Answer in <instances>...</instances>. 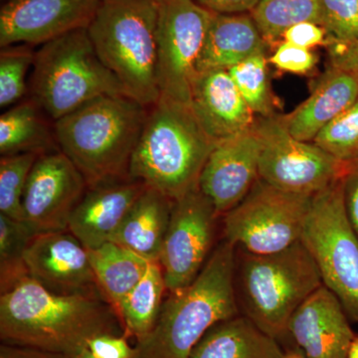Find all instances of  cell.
<instances>
[{
  "label": "cell",
  "mask_w": 358,
  "mask_h": 358,
  "mask_svg": "<svg viewBox=\"0 0 358 358\" xmlns=\"http://www.w3.org/2000/svg\"><path fill=\"white\" fill-rule=\"evenodd\" d=\"M105 334H122L124 329L103 296L54 294L30 277L0 294L2 343L75 358L92 338Z\"/></svg>",
  "instance_id": "cell-1"
},
{
  "label": "cell",
  "mask_w": 358,
  "mask_h": 358,
  "mask_svg": "<svg viewBox=\"0 0 358 358\" xmlns=\"http://www.w3.org/2000/svg\"><path fill=\"white\" fill-rule=\"evenodd\" d=\"M236 254L224 240L192 284L169 293L152 331L136 343L134 358H190L212 327L239 315Z\"/></svg>",
  "instance_id": "cell-2"
},
{
  "label": "cell",
  "mask_w": 358,
  "mask_h": 358,
  "mask_svg": "<svg viewBox=\"0 0 358 358\" xmlns=\"http://www.w3.org/2000/svg\"><path fill=\"white\" fill-rule=\"evenodd\" d=\"M148 110L126 95L103 96L54 122L59 150L88 186L128 176Z\"/></svg>",
  "instance_id": "cell-3"
},
{
  "label": "cell",
  "mask_w": 358,
  "mask_h": 358,
  "mask_svg": "<svg viewBox=\"0 0 358 358\" xmlns=\"http://www.w3.org/2000/svg\"><path fill=\"white\" fill-rule=\"evenodd\" d=\"M216 145L190 106L159 98L148 110L129 162V178L176 201L199 188L200 174Z\"/></svg>",
  "instance_id": "cell-4"
},
{
  "label": "cell",
  "mask_w": 358,
  "mask_h": 358,
  "mask_svg": "<svg viewBox=\"0 0 358 358\" xmlns=\"http://www.w3.org/2000/svg\"><path fill=\"white\" fill-rule=\"evenodd\" d=\"M237 250L235 291L240 313L280 343L289 341V320L324 286L313 257L301 240L265 255Z\"/></svg>",
  "instance_id": "cell-5"
},
{
  "label": "cell",
  "mask_w": 358,
  "mask_h": 358,
  "mask_svg": "<svg viewBox=\"0 0 358 358\" xmlns=\"http://www.w3.org/2000/svg\"><path fill=\"white\" fill-rule=\"evenodd\" d=\"M157 0H101L89 36L126 95L150 108L159 100Z\"/></svg>",
  "instance_id": "cell-6"
},
{
  "label": "cell",
  "mask_w": 358,
  "mask_h": 358,
  "mask_svg": "<svg viewBox=\"0 0 358 358\" xmlns=\"http://www.w3.org/2000/svg\"><path fill=\"white\" fill-rule=\"evenodd\" d=\"M31 71V99L54 122L100 96L126 95L96 54L87 28L41 45Z\"/></svg>",
  "instance_id": "cell-7"
},
{
  "label": "cell",
  "mask_w": 358,
  "mask_h": 358,
  "mask_svg": "<svg viewBox=\"0 0 358 358\" xmlns=\"http://www.w3.org/2000/svg\"><path fill=\"white\" fill-rule=\"evenodd\" d=\"M301 241L322 285L358 324V235L346 213L341 179L313 197Z\"/></svg>",
  "instance_id": "cell-8"
},
{
  "label": "cell",
  "mask_w": 358,
  "mask_h": 358,
  "mask_svg": "<svg viewBox=\"0 0 358 358\" xmlns=\"http://www.w3.org/2000/svg\"><path fill=\"white\" fill-rule=\"evenodd\" d=\"M313 196L282 192L259 178L224 216L226 241L256 255L277 253L300 241Z\"/></svg>",
  "instance_id": "cell-9"
},
{
  "label": "cell",
  "mask_w": 358,
  "mask_h": 358,
  "mask_svg": "<svg viewBox=\"0 0 358 358\" xmlns=\"http://www.w3.org/2000/svg\"><path fill=\"white\" fill-rule=\"evenodd\" d=\"M159 98L190 106L197 63L214 13L195 0H157Z\"/></svg>",
  "instance_id": "cell-10"
},
{
  "label": "cell",
  "mask_w": 358,
  "mask_h": 358,
  "mask_svg": "<svg viewBox=\"0 0 358 358\" xmlns=\"http://www.w3.org/2000/svg\"><path fill=\"white\" fill-rule=\"evenodd\" d=\"M260 143L259 178L282 192L315 196L341 176L343 162L315 143L296 140L278 115L256 119Z\"/></svg>",
  "instance_id": "cell-11"
},
{
  "label": "cell",
  "mask_w": 358,
  "mask_h": 358,
  "mask_svg": "<svg viewBox=\"0 0 358 358\" xmlns=\"http://www.w3.org/2000/svg\"><path fill=\"white\" fill-rule=\"evenodd\" d=\"M218 217L199 188L173 202L159 260L169 293L185 289L201 272L211 255Z\"/></svg>",
  "instance_id": "cell-12"
},
{
  "label": "cell",
  "mask_w": 358,
  "mask_h": 358,
  "mask_svg": "<svg viewBox=\"0 0 358 358\" xmlns=\"http://www.w3.org/2000/svg\"><path fill=\"white\" fill-rule=\"evenodd\" d=\"M88 187L79 169L60 150L40 155L23 194L24 222L36 235L68 230L71 214Z\"/></svg>",
  "instance_id": "cell-13"
},
{
  "label": "cell",
  "mask_w": 358,
  "mask_h": 358,
  "mask_svg": "<svg viewBox=\"0 0 358 358\" xmlns=\"http://www.w3.org/2000/svg\"><path fill=\"white\" fill-rule=\"evenodd\" d=\"M101 0H6L0 8V47L41 46L88 28Z\"/></svg>",
  "instance_id": "cell-14"
},
{
  "label": "cell",
  "mask_w": 358,
  "mask_h": 358,
  "mask_svg": "<svg viewBox=\"0 0 358 358\" xmlns=\"http://www.w3.org/2000/svg\"><path fill=\"white\" fill-rule=\"evenodd\" d=\"M28 274L54 294L103 296L89 251L69 230L42 233L25 253Z\"/></svg>",
  "instance_id": "cell-15"
},
{
  "label": "cell",
  "mask_w": 358,
  "mask_h": 358,
  "mask_svg": "<svg viewBox=\"0 0 358 358\" xmlns=\"http://www.w3.org/2000/svg\"><path fill=\"white\" fill-rule=\"evenodd\" d=\"M260 143L254 128L220 141L200 174L199 188L218 216L225 215L245 199L259 179Z\"/></svg>",
  "instance_id": "cell-16"
},
{
  "label": "cell",
  "mask_w": 358,
  "mask_h": 358,
  "mask_svg": "<svg viewBox=\"0 0 358 358\" xmlns=\"http://www.w3.org/2000/svg\"><path fill=\"white\" fill-rule=\"evenodd\" d=\"M336 294L322 286L289 320V345L296 346L306 358H348L357 336Z\"/></svg>",
  "instance_id": "cell-17"
},
{
  "label": "cell",
  "mask_w": 358,
  "mask_h": 358,
  "mask_svg": "<svg viewBox=\"0 0 358 358\" xmlns=\"http://www.w3.org/2000/svg\"><path fill=\"white\" fill-rule=\"evenodd\" d=\"M145 189L147 186L129 174L89 186L71 214L68 230L88 250L112 241Z\"/></svg>",
  "instance_id": "cell-18"
},
{
  "label": "cell",
  "mask_w": 358,
  "mask_h": 358,
  "mask_svg": "<svg viewBox=\"0 0 358 358\" xmlns=\"http://www.w3.org/2000/svg\"><path fill=\"white\" fill-rule=\"evenodd\" d=\"M190 107L205 133L216 143L246 133L256 122L255 114L226 70L197 74Z\"/></svg>",
  "instance_id": "cell-19"
},
{
  "label": "cell",
  "mask_w": 358,
  "mask_h": 358,
  "mask_svg": "<svg viewBox=\"0 0 358 358\" xmlns=\"http://www.w3.org/2000/svg\"><path fill=\"white\" fill-rule=\"evenodd\" d=\"M357 99L358 75L331 67L315 82L305 102L289 114L278 117L292 136L310 143Z\"/></svg>",
  "instance_id": "cell-20"
},
{
  "label": "cell",
  "mask_w": 358,
  "mask_h": 358,
  "mask_svg": "<svg viewBox=\"0 0 358 358\" xmlns=\"http://www.w3.org/2000/svg\"><path fill=\"white\" fill-rule=\"evenodd\" d=\"M267 42L250 13H214L199 63L197 74L226 70L266 52Z\"/></svg>",
  "instance_id": "cell-21"
},
{
  "label": "cell",
  "mask_w": 358,
  "mask_h": 358,
  "mask_svg": "<svg viewBox=\"0 0 358 358\" xmlns=\"http://www.w3.org/2000/svg\"><path fill=\"white\" fill-rule=\"evenodd\" d=\"M285 348L242 313L212 327L190 358H284Z\"/></svg>",
  "instance_id": "cell-22"
},
{
  "label": "cell",
  "mask_w": 358,
  "mask_h": 358,
  "mask_svg": "<svg viewBox=\"0 0 358 358\" xmlns=\"http://www.w3.org/2000/svg\"><path fill=\"white\" fill-rule=\"evenodd\" d=\"M173 201L147 187L127 214L112 241L152 262L159 260Z\"/></svg>",
  "instance_id": "cell-23"
},
{
  "label": "cell",
  "mask_w": 358,
  "mask_h": 358,
  "mask_svg": "<svg viewBox=\"0 0 358 358\" xmlns=\"http://www.w3.org/2000/svg\"><path fill=\"white\" fill-rule=\"evenodd\" d=\"M88 251L99 288L115 310L143 279L152 261L115 242Z\"/></svg>",
  "instance_id": "cell-24"
},
{
  "label": "cell",
  "mask_w": 358,
  "mask_h": 358,
  "mask_svg": "<svg viewBox=\"0 0 358 358\" xmlns=\"http://www.w3.org/2000/svg\"><path fill=\"white\" fill-rule=\"evenodd\" d=\"M32 99L13 106L0 117L1 157L20 154L43 155L59 150L55 133L42 117Z\"/></svg>",
  "instance_id": "cell-25"
},
{
  "label": "cell",
  "mask_w": 358,
  "mask_h": 358,
  "mask_svg": "<svg viewBox=\"0 0 358 358\" xmlns=\"http://www.w3.org/2000/svg\"><path fill=\"white\" fill-rule=\"evenodd\" d=\"M166 291L162 266L159 261L150 263L143 279L124 296L115 310L124 334L138 343L152 331L164 305Z\"/></svg>",
  "instance_id": "cell-26"
},
{
  "label": "cell",
  "mask_w": 358,
  "mask_h": 358,
  "mask_svg": "<svg viewBox=\"0 0 358 358\" xmlns=\"http://www.w3.org/2000/svg\"><path fill=\"white\" fill-rule=\"evenodd\" d=\"M250 14L267 44L278 45L291 26L322 25V0H260Z\"/></svg>",
  "instance_id": "cell-27"
},
{
  "label": "cell",
  "mask_w": 358,
  "mask_h": 358,
  "mask_svg": "<svg viewBox=\"0 0 358 358\" xmlns=\"http://www.w3.org/2000/svg\"><path fill=\"white\" fill-rule=\"evenodd\" d=\"M35 236L25 222L0 214V294L11 291L29 277L25 253Z\"/></svg>",
  "instance_id": "cell-28"
},
{
  "label": "cell",
  "mask_w": 358,
  "mask_h": 358,
  "mask_svg": "<svg viewBox=\"0 0 358 358\" xmlns=\"http://www.w3.org/2000/svg\"><path fill=\"white\" fill-rule=\"evenodd\" d=\"M267 65V56L263 52L228 70L245 102L254 114L260 117L274 115Z\"/></svg>",
  "instance_id": "cell-29"
},
{
  "label": "cell",
  "mask_w": 358,
  "mask_h": 358,
  "mask_svg": "<svg viewBox=\"0 0 358 358\" xmlns=\"http://www.w3.org/2000/svg\"><path fill=\"white\" fill-rule=\"evenodd\" d=\"M38 154H20L0 159V214L24 222L22 199L28 178Z\"/></svg>",
  "instance_id": "cell-30"
},
{
  "label": "cell",
  "mask_w": 358,
  "mask_h": 358,
  "mask_svg": "<svg viewBox=\"0 0 358 358\" xmlns=\"http://www.w3.org/2000/svg\"><path fill=\"white\" fill-rule=\"evenodd\" d=\"M35 51L29 45L1 47L0 51V107H10L27 92L28 71L32 69Z\"/></svg>",
  "instance_id": "cell-31"
},
{
  "label": "cell",
  "mask_w": 358,
  "mask_h": 358,
  "mask_svg": "<svg viewBox=\"0 0 358 358\" xmlns=\"http://www.w3.org/2000/svg\"><path fill=\"white\" fill-rule=\"evenodd\" d=\"M313 143L341 162L358 157V99L327 124Z\"/></svg>",
  "instance_id": "cell-32"
},
{
  "label": "cell",
  "mask_w": 358,
  "mask_h": 358,
  "mask_svg": "<svg viewBox=\"0 0 358 358\" xmlns=\"http://www.w3.org/2000/svg\"><path fill=\"white\" fill-rule=\"evenodd\" d=\"M322 26L329 49H339L358 37V0H322Z\"/></svg>",
  "instance_id": "cell-33"
},
{
  "label": "cell",
  "mask_w": 358,
  "mask_h": 358,
  "mask_svg": "<svg viewBox=\"0 0 358 358\" xmlns=\"http://www.w3.org/2000/svg\"><path fill=\"white\" fill-rule=\"evenodd\" d=\"M268 58V62L282 72L306 75L315 67L317 56L310 49L301 48L288 42L282 41Z\"/></svg>",
  "instance_id": "cell-34"
},
{
  "label": "cell",
  "mask_w": 358,
  "mask_h": 358,
  "mask_svg": "<svg viewBox=\"0 0 358 358\" xmlns=\"http://www.w3.org/2000/svg\"><path fill=\"white\" fill-rule=\"evenodd\" d=\"M88 350L96 358H134V346L126 334H105L92 338Z\"/></svg>",
  "instance_id": "cell-35"
},
{
  "label": "cell",
  "mask_w": 358,
  "mask_h": 358,
  "mask_svg": "<svg viewBox=\"0 0 358 358\" xmlns=\"http://www.w3.org/2000/svg\"><path fill=\"white\" fill-rule=\"evenodd\" d=\"M282 41L301 48L312 49L317 46H329L326 29L313 22H301L288 28L282 35Z\"/></svg>",
  "instance_id": "cell-36"
},
{
  "label": "cell",
  "mask_w": 358,
  "mask_h": 358,
  "mask_svg": "<svg viewBox=\"0 0 358 358\" xmlns=\"http://www.w3.org/2000/svg\"><path fill=\"white\" fill-rule=\"evenodd\" d=\"M345 210L358 235V157L343 162L341 176Z\"/></svg>",
  "instance_id": "cell-37"
},
{
  "label": "cell",
  "mask_w": 358,
  "mask_h": 358,
  "mask_svg": "<svg viewBox=\"0 0 358 358\" xmlns=\"http://www.w3.org/2000/svg\"><path fill=\"white\" fill-rule=\"evenodd\" d=\"M214 13H250L260 0H195Z\"/></svg>",
  "instance_id": "cell-38"
},
{
  "label": "cell",
  "mask_w": 358,
  "mask_h": 358,
  "mask_svg": "<svg viewBox=\"0 0 358 358\" xmlns=\"http://www.w3.org/2000/svg\"><path fill=\"white\" fill-rule=\"evenodd\" d=\"M331 67L358 75V37L352 43L339 49H329Z\"/></svg>",
  "instance_id": "cell-39"
},
{
  "label": "cell",
  "mask_w": 358,
  "mask_h": 358,
  "mask_svg": "<svg viewBox=\"0 0 358 358\" xmlns=\"http://www.w3.org/2000/svg\"><path fill=\"white\" fill-rule=\"evenodd\" d=\"M0 358H74L69 355H60L37 350V348H26V346L6 345H0Z\"/></svg>",
  "instance_id": "cell-40"
},
{
  "label": "cell",
  "mask_w": 358,
  "mask_h": 358,
  "mask_svg": "<svg viewBox=\"0 0 358 358\" xmlns=\"http://www.w3.org/2000/svg\"><path fill=\"white\" fill-rule=\"evenodd\" d=\"M284 358H306L303 353L293 345L285 348Z\"/></svg>",
  "instance_id": "cell-41"
},
{
  "label": "cell",
  "mask_w": 358,
  "mask_h": 358,
  "mask_svg": "<svg viewBox=\"0 0 358 358\" xmlns=\"http://www.w3.org/2000/svg\"><path fill=\"white\" fill-rule=\"evenodd\" d=\"M348 358H358V336H355L352 345H350Z\"/></svg>",
  "instance_id": "cell-42"
},
{
  "label": "cell",
  "mask_w": 358,
  "mask_h": 358,
  "mask_svg": "<svg viewBox=\"0 0 358 358\" xmlns=\"http://www.w3.org/2000/svg\"><path fill=\"white\" fill-rule=\"evenodd\" d=\"M75 358H96L95 355H93L90 350H88V348H85V350H82L81 352L79 353V355H77Z\"/></svg>",
  "instance_id": "cell-43"
}]
</instances>
